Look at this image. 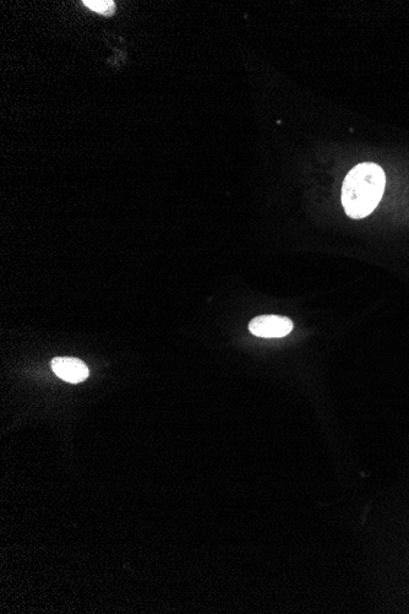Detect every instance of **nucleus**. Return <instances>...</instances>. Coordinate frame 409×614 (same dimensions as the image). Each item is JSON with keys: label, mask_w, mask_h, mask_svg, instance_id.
<instances>
[{"label": "nucleus", "mask_w": 409, "mask_h": 614, "mask_svg": "<svg viewBox=\"0 0 409 614\" xmlns=\"http://www.w3.org/2000/svg\"><path fill=\"white\" fill-rule=\"evenodd\" d=\"M386 176L376 163L364 162L349 171L342 186V205L352 219L372 214L383 198Z\"/></svg>", "instance_id": "obj_1"}, {"label": "nucleus", "mask_w": 409, "mask_h": 614, "mask_svg": "<svg viewBox=\"0 0 409 614\" xmlns=\"http://www.w3.org/2000/svg\"><path fill=\"white\" fill-rule=\"evenodd\" d=\"M249 330L258 338L280 339L291 333L293 322L280 315H260L250 322Z\"/></svg>", "instance_id": "obj_2"}, {"label": "nucleus", "mask_w": 409, "mask_h": 614, "mask_svg": "<svg viewBox=\"0 0 409 614\" xmlns=\"http://www.w3.org/2000/svg\"><path fill=\"white\" fill-rule=\"evenodd\" d=\"M53 372L65 382L78 384L84 382L90 376L86 364L73 357H56L51 362Z\"/></svg>", "instance_id": "obj_3"}, {"label": "nucleus", "mask_w": 409, "mask_h": 614, "mask_svg": "<svg viewBox=\"0 0 409 614\" xmlns=\"http://www.w3.org/2000/svg\"><path fill=\"white\" fill-rule=\"evenodd\" d=\"M85 7L101 15L111 16L116 12V3L112 0H85Z\"/></svg>", "instance_id": "obj_4"}]
</instances>
